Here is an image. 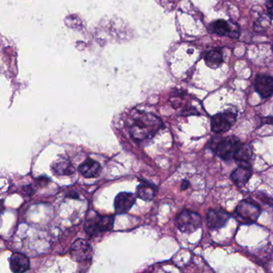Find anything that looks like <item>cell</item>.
I'll use <instances>...</instances> for the list:
<instances>
[{
	"instance_id": "cell-1",
	"label": "cell",
	"mask_w": 273,
	"mask_h": 273,
	"mask_svg": "<svg viewBox=\"0 0 273 273\" xmlns=\"http://www.w3.org/2000/svg\"><path fill=\"white\" fill-rule=\"evenodd\" d=\"M162 127V121L157 115L139 112L134 116L129 131L132 139L140 142L154 137Z\"/></svg>"
},
{
	"instance_id": "cell-2",
	"label": "cell",
	"mask_w": 273,
	"mask_h": 273,
	"mask_svg": "<svg viewBox=\"0 0 273 273\" xmlns=\"http://www.w3.org/2000/svg\"><path fill=\"white\" fill-rule=\"evenodd\" d=\"M114 220V217H103L96 213L93 217H88L86 221L85 232L90 237H94L102 232H108L113 228Z\"/></svg>"
},
{
	"instance_id": "cell-3",
	"label": "cell",
	"mask_w": 273,
	"mask_h": 273,
	"mask_svg": "<svg viewBox=\"0 0 273 273\" xmlns=\"http://www.w3.org/2000/svg\"><path fill=\"white\" fill-rule=\"evenodd\" d=\"M261 209L255 202L249 200L239 202L235 210V217L239 223L251 224L256 222L260 217Z\"/></svg>"
},
{
	"instance_id": "cell-4",
	"label": "cell",
	"mask_w": 273,
	"mask_h": 273,
	"mask_svg": "<svg viewBox=\"0 0 273 273\" xmlns=\"http://www.w3.org/2000/svg\"><path fill=\"white\" fill-rule=\"evenodd\" d=\"M200 216L194 211L184 210L175 219V224L181 232L192 233L201 226Z\"/></svg>"
},
{
	"instance_id": "cell-5",
	"label": "cell",
	"mask_w": 273,
	"mask_h": 273,
	"mask_svg": "<svg viewBox=\"0 0 273 273\" xmlns=\"http://www.w3.org/2000/svg\"><path fill=\"white\" fill-rule=\"evenodd\" d=\"M241 145V142L239 141L238 138L228 136L219 140L218 143L216 144L214 151L216 154L223 160H232L234 159Z\"/></svg>"
},
{
	"instance_id": "cell-6",
	"label": "cell",
	"mask_w": 273,
	"mask_h": 273,
	"mask_svg": "<svg viewBox=\"0 0 273 273\" xmlns=\"http://www.w3.org/2000/svg\"><path fill=\"white\" fill-rule=\"evenodd\" d=\"M236 120V114L232 111H224L213 117L211 128L213 132L225 133L229 131Z\"/></svg>"
},
{
	"instance_id": "cell-7",
	"label": "cell",
	"mask_w": 273,
	"mask_h": 273,
	"mask_svg": "<svg viewBox=\"0 0 273 273\" xmlns=\"http://www.w3.org/2000/svg\"><path fill=\"white\" fill-rule=\"evenodd\" d=\"M70 253L74 260L82 262L92 259L93 249L92 245L85 239H78L72 244Z\"/></svg>"
},
{
	"instance_id": "cell-8",
	"label": "cell",
	"mask_w": 273,
	"mask_h": 273,
	"mask_svg": "<svg viewBox=\"0 0 273 273\" xmlns=\"http://www.w3.org/2000/svg\"><path fill=\"white\" fill-rule=\"evenodd\" d=\"M210 30L219 36H229L232 38H237L239 35L238 26H234V23L231 25V23L223 19H219L211 23Z\"/></svg>"
},
{
	"instance_id": "cell-9",
	"label": "cell",
	"mask_w": 273,
	"mask_h": 273,
	"mask_svg": "<svg viewBox=\"0 0 273 273\" xmlns=\"http://www.w3.org/2000/svg\"><path fill=\"white\" fill-rule=\"evenodd\" d=\"M230 218L229 213L223 209H211L207 214V226L211 229H218L225 226Z\"/></svg>"
},
{
	"instance_id": "cell-10",
	"label": "cell",
	"mask_w": 273,
	"mask_h": 273,
	"mask_svg": "<svg viewBox=\"0 0 273 273\" xmlns=\"http://www.w3.org/2000/svg\"><path fill=\"white\" fill-rule=\"evenodd\" d=\"M136 196L130 192H120L115 199V211L122 214L130 211L136 203Z\"/></svg>"
},
{
	"instance_id": "cell-11",
	"label": "cell",
	"mask_w": 273,
	"mask_h": 273,
	"mask_svg": "<svg viewBox=\"0 0 273 273\" xmlns=\"http://www.w3.org/2000/svg\"><path fill=\"white\" fill-rule=\"evenodd\" d=\"M255 89L263 98H269L273 95V78L258 75L255 80Z\"/></svg>"
},
{
	"instance_id": "cell-12",
	"label": "cell",
	"mask_w": 273,
	"mask_h": 273,
	"mask_svg": "<svg viewBox=\"0 0 273 273\" xmlns=\"http://www.w3.org/2000/svg\"><path fill=\"white\" fill-rule=\"evenodd\" d=\"M252 175H253V169L250 164L249 163V164H239V167L232 172L231 178L235 185L242 187L245 185V184H247Z\"/></svg>"
},
{
	"instance_id": "cell-13",
	"label": "cell",
	"mask_w": 273,
	"mask_h": 273,
	"mask_svg": "<svg viewBox=\"0 0 273 273\" xmlns=\"http://www.w3.org/2000/svg\"><path fill=\"white\" fill-rule=\"evenodd\" d=\"M9 263L11 270L13 272H25L30 268V260L23 253H13L10 258Z\"/></svg>"
},
{
	"instance_id": "cell-14",
	"label": "cell",
	"mask_w": 273,
	"mask_h": 273,
	"mask_svg": "<svg viewBox=\"0 0 273 273\" xmlns=\"http://www.w3.org/2000/svg\"><path fill=\"white\" fill-rule=\"evenodd\" d=\"M79 172L86 178H95L100 175L101 166L92 159H87L79 167Z\"/></svg>"
},
{
	"instance_id": "cell-15",
	"label": "cell",
	"mask_w": 273,
	"mask_h": 273,
	"mask_svg": "<svg viewBox=\"0 0 273 273\" xmlns=\"http://www.w3.org/2000/svg\"><path fill=\"white\" fill-rule=\"evenodd\" d=\"M157 187L147 182H142L136 189V195L145 201H150L153 200L157 193Z\"/></svg>"
},
{
	"instance_id": "cell-16",
	"label": "cell",
	"mask_w": 273,
	"mask_h": 273,
	"mask_svg": "<svg viewBox=\"0 0 273 273\" xmlns=\"http://www.w3.org/2000/svg\"><path fill=\"white\" fill-rule=\"evenodd\" d=\"M54 173L58 175H72L75 172V168L70 161L67 160H57L51 164Z\"/></svg>"
},
{
	"instance_id": "cell-17",
	"label": "cell",
	"mask_w": 273,
	"mask_h": 273,
	"mask_svg": "<svg viewBox=\"0 0 273 273\" xmlns=\"http://www.w3.org/2000/svg\"><path fill=\"white\" fill-rule=\"evenodd\" d=\"M207 67L213 69L219 68L224 62L223 52L221 49H215L207 53L204 58Z\"/></svg>"
},
{
	"instance_id": "cell-18",
	"label": "cell",
	"mask_w": 273,
	"mask_h": 273,
	"mask_svg": "<svg viewBox=\"0 0 273 273\" xmlns=\"http://www.w3.org/2000/svg\"><path fill=\"white\" fill-rule=\"evenodd\" d=\"M252 156H253V150L251 148L250 146L247 145V144H242L241 147H239L237 153L235 154L234 160L239 164H249Z\"/></svg>"
},
{
	"instance_id": "cell-19",
	"label": "cell",
	"mask_w": 273,
	"mask_h": 273,
	"mask_svg": "<svg viewBox=\"0 0 273 273\" xmlns=\"http://www.w3.org/2000/svg\"><path fill=\"white\" fill-rule=\"evenodd\" d=\"M266 7H267V14L269 15V17L273 19V0L267 1Z\"/></svg>"
},
{
	"instance_id": "cell-20",
	"label": "cell",
	"mask_w": 273,
	"mask_h": 273,
	"mask_svg": "<svg viewBox=\"0 0 273 273\" xmlns=\"http://www.w3.org/2000/svg\"><path fill=\"white\" fill-rule=\"evenodd\" d=\"M189 187V181L184 180L183 183L181 185V189L182 190H186Z\"/></svg>"
}]
</instances>
